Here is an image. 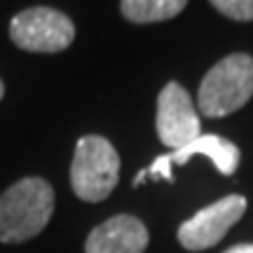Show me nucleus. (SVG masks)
<instances>
[{
    "mask_svg": "<svg viewBox=\"0 0 253 253\" xmlns=\"http://www.w3.org/2000/svg\"><path fill=\"white\" fill-rule=\"evenodd\" d=\"M120 181V155L108 138L96 134L82 136L71 162L73 192L82 202H103Z\"/></svg>",
    "mask_w": 253,
    "mask_h": 253,
    "instance_id": "7ed1b4c3",
    "label": "nucleus"
},
{
    "mask_svg": "<svg viewBox=\"0 0 253 253\" xmlns=\"http://www.w3.org/2000/svg\"><path fill=\"white\" fill-rule=\"evenodd\" d=\"M202 122L188 89L178 82H167L157 96V136L167 148L181 150L199 138Z\"/></svg>",
    "mask_w": 253,
    "mask_h": 253,
    "instance_id": "423d86ee",
    "label": "nucleus"
},
{
    "mask_svg": "<svg viewBox=\"0 0 253 253\" xmlns=\"http://www.w3.org/2000/svg\"><path fill=\"white\" fill-rule=\"evenodd\" d=\"M148 242V227L136 216L120 213L91 230L84 242V253H145Z\"/></svg>",
    "mask_w": 253,
    "mask_h": 253,
    "instance_id": "0eeeda50",
    "label": "nucleus"
},
{
    "mask_svg": "<svg viewBox=\"0 0 253 253\" xmlns=\"http://www.w3.org/2000/svg\"><path fill=\"white\" fill-rule=\"evenodd\" d=\"M188 0H120V9L131 24H155L178 17Z\"/></svg>",
    "mask_w": 253,
    "mask_h": 253,
    "instance_id": "1a4fd4ad",
    "label": "nucleus"
},
{
    "mask_svg": "<svg viewBox=\"0 0 253 253\" xmlns=\"http://www.w3.org/2000/svg\"><path fill=\"white\" fill-rule=\"evenodd\" d=\"M9 38L19 49L38 54H56L73 45L75 26L59 9L28 7L12 19Z\"/></svg>",
    "mask_w": 253,
    "mask_h": 253,
    "instance_id": "20e7f679",
    "label": "nucleus"
},
{
    "mask_svg": "<svg viewBox=\"0 0 253 253\" xmlns=\"http://www.w3.org/2000/svg\"><path fill=\"white\" fill-rule=\"evenodd\" d=\"M246 213V197L227 195L204 207L195 216L178 225V244L188 251H207L216 246Z\"/></svg>",
    "mask_w": 253,
    "mask_h": 253,
    "instance_id": "39448f33",
    "label": "nucleus"
},
{
    "mask_svg": "<svg viewBox=\"0 0 253 253\" xmlns=\"http://www.w3.org/2000/svg\"><path fill=\"white\" fill-rule=\"evenodd\" d=\"M253 96V56L230 54L204 75L197 108L207 118H225L244 108Z\"/></svg>",
    "mask_w": 253,
    "mask_h": 253,
    "instance_id": "f03ea898",
    "label": "nucleus"
},
{
    "mask_svg": "<svg viewBox=\"0 0 253 253\" xmlns=\"http://www.w3.org/2000/svg\"><path fill=\"white\" fill-rule=\"evenodd\" d=\"M54 213V188L40 178L28 176L9 185L0 195V242L24 244L47 227Z\"/></svg>",
    "mask_w": 253,
    "mask_h": 253,
    "instance_id": "f257e3e1",
    "label": "nucleus"
},
{
    "mask_svg": "<svg viewBox=\"0 0 253 253\" xmlns=\"http://www.w3.org/2000/svg\"><path fill=\"white\" fill-rule=\"evenodd\" d=\"M192 155H207L223 176H232L239 167V148L232 141L216 134H202L185 148L169 153V160L171 164H185Z\"/></svg>",
    "mask_w": 253,
    "mask_h": 253,
    "instance_id": "6e6552de",
    "label": "nucleus"
},
{
    "mask_svg": "<svg viewBox=\"0 0 253 253\" xmlns=\"http://www.w3.org/2000/svg\"><path fill=\"white\" fill-rule=\"evenodd\" d=\"M225 253H253V244H237L232 249H227Z\"/></svg>",
    "mask_w": 253,
    "mask_h": 253,
    "instance_id": "9b49d317",
    "label": "nucleus"
},
{
    "mask_svg": "<svg viewBox=\"0 0 253 253\" xmlns=\"http://www.w3.org/2000/svg\"><path fill=\"white\" fill-rule=\"evenodd\" d=\"M2 94H5V84H2V80H0V99H2Z\"/></svg>",
    "mask_w": 253,
    "mask_h": 253,
    "instance_id": "f8f14e48",
    "label": "nucleus"
},
{
    "mask_svg": "<svg viewBox=\"0 0 253 253\" xmlns=\"http://www.w3.org/2000/svg\"><path fill=\"white\" fill-rule=\"evenodd\" d=\"M209 2L227 19L253 21V0H209Z\"/></svg>",
    "mask_w": 253,
    "mask_h": 253,
    "instance_id": "9d476101",
    "label": "nucleus"
}]
</instances>
